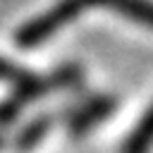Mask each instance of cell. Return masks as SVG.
I'll return each instance as SVG.
<instances>
[{
  "label": "cell",
  "instance_id": "cell-5",
  "mask_svg": "<svg viewBox=\"0 0 153 153\" xmlns=\"http://www.w3.org/2000/svg\"><path fill=\"white\" fill-rule=\"evenodd\" d=\"M45 129H48V120H38V122L29 124V127L22 131V136H19V148H22V151L31 148V146L45 134Z\"/></svg>",
  "mask_w": 153,
  "mask_h": 153
},
{
  "label": "cell",
  "instance_id": "cell-6",
  "mask_svg": "<svg viewBox=\"0 0 153 153\" xmlns=\"http://www.w3.org/2000/svg\"><path fill=\"white\" fill-rule=\"evenodd\" d=\"M22 100H17V98H10V100H5V103H0V127H5V124H10L17 115H19V110H22Z\"/></svg>",
  "mask_w": 153,
  "mask_h": 153
},
{
  "label": "cell",
  "instance_id": "cell-1",
  "mask_svg": "<svg viewBox=\"0 0 153 153\" xmlns=\"http://www.w3.org/2000/svg\"><path fill=\"white\" fill-rule=\"evenodd\" d=\"M84 10H86L84 0H60L43 14L29 19L24 26H19V31L14 33V41L22 48H36V45L45 43L50 36H55L60 29H65L69 22H74Z\"/></svg>",
  "mask_w": 153,
  "mask_h": 153
},
{
  "label": "cell",
  "instance_id": "cell-2",
  "mask_svg": "<svg viewBox=\"0 0 153 153\" xmlns=\"http://www.w3.org/2000/svg\"><path fill=\"white\" fill-rule=\"evenodd\" d=\"M84 7H108L110 12L153 31V0H84Z\"/></svg>",
  "mask_w": 153,
  "mask_h": 153
},
{
  "label": "cell",
  "instance_id": "cell-3",
  "mask_svg": "<svg viewBox=\"0 0 153 153\" xmlns=\"http://www.w3.org/2000/svg\"><path fill=\"white\" fill-rule=\"evenodd\" d=\"M153 146V105L143 112L136 129L127 136L122 153H148Z\"/></svg>",
  "mask_w": 153,
  "mask_h": 153
},
{
  "label": "cell",
  "instance_id": "cell-4",
  "mask_svg": "<svg viewBox=\"0 0 153 153\" xmlns=\"http://www.w3.org/2000/svg\"><path fill=\"white\" fill-rule=\"evenodd\" d=\"M110 110H112V100H108V98H96V100H91L88 105H84V108L72 117V129H74L76 134H81V131L88 129L91 124L100 122Z\"/></svg>",
  "mask_w": 153,
  "mask_h": 153
}]
</instances>
